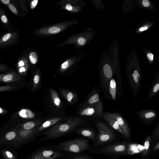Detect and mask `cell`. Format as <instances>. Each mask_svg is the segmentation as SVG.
<instances>
[{
    "label": "cell",
    "instance_id": "4",
    "mask_svg": "<svg viewBox=\"0 0 159 159\" xmlns=\"http://www.w3.org/2000/svg\"><path fill=\"white\" fill-rule=\"evenodd\" d=\"M39 132L36 128L30 130H21L18 131V135L13 147L14 150L31 141Z\"/></svg>",
    "mask_w": 159,
    "mask_h": 159
},
{
    "label": "cell",
    "instance_id": "42",
    "mask_svg": "<svg viewBox=\"0 0 159 159\" xmlns=\"http://www.w3.org/2000/svg\"><path fill=\"white\" fill-rule=\"evenodd\" d=\"M148 29V27H144L141 28L139 29V30H140L141 31H144L147 30Z\"/></svg>",
    "mask_w": 159,
    "mask_h": 159
},
{
    "label": "cell",
    "instance_id": "26",
    "mask_svg": "<svg viewBox=\"0 0 159 159\" xmlns=\"http://www.w3.org/2000/svg\"><path fill=\"white\" fill-rule=\"evenodd\" d=\"M30 60L32 64L35 65L37 61V57L36 53L32 52L30 53L29 55Z\"/></svg>",
    "mask_w": 159,
    "mask_h": 159
},
{
    "label": "cell",
    "instance_id": "10",
    "mask_svg": "<svg viewBox=\"0 0 159 159\" xmlns=\"http://www.w3.org/2000/svg\"><path fill=\"white\" fill-rule=\"evenodd\" d=\"M21 80V76L14 72L0 74V81L3 83H9L18 82Z\"/></svg>",
    "mask_w": 159,
    "mask_h": 159
},
{
    "label": "cell",
    "instance_id": "19",
    "mask_svg": "<svg viewBox=\"0 0 159 159\" xmlns=\"http://www.w3.org/2000/svg\"><path fill=\"white\" fill-rule=\"evenodd\" d=\"M50 92L52 102L56 107L61 108L62 106L60 98L57 92L52 88L50 89Z\"/></svg>",
    "mask_w": 159,
    "mask_h": 159
},
{
    "label": "cell",
    "instance_id": "39",
    "mask_svg": "<svg viewBox=\"0 0 159 159\" xmlns=\"http://www.w3.org/2000/svg\"><path fill=\"white\" fill-rule=\"evenodd\" d=\"M66 9L70 11L72 9V7L71 5L70 4H68L66 6Z\"/></svg>",
    "mask_w": 159,
    "mask_h": 159
},
{
    "label": "cell",
    "instance_id": "23",
    "mask_svg": "<svg viewBox=\"0 0 159 159\" xmlns=\"http://www.w3.org/2000/svg\"><path fill=\"white\" fill-rule=\"evenodd\" d=\"M26 65V62L23 59L21 58L17 64V68L19 73H26L27 70V67H25Z\"/></svg>",
    "mask_w": 159,
    "mask_h": 159
},
{
    "label": "cell",
    "instance_id": "1",
    "mask_svg": "<svg viewBox=\"0 0 159 159\" xmlns=\"http://www.w3.org/2000/svg\"><path fill=\"white\" fill-rule=\"evenodd\" d=\"M64 121L57 123L45 133V136L41 141L53 140L61 137L75 130L84 122L83 118L80 117H67Z\"/></svg>",
    "mask_w": 159,
    "mask_h": 159
},
{
    "label": "cell",
    "instance_id": "35",
    "mask_svg": "<svg viewBox=\"0 0 159 159\" xmlns=\"http://www.w3.org/2000/svg\"><path fill=\"white\" fill-rule=\"evenodd\" d=\"M147 57L151 61H153V55L150 53H149L147 54Z\"/></svg>",
    "mask_w": 159,
    "mask_h": 159
},
{
    "label": "cell",
    "instance_id": "17",
    "mask_svg": "<svg viewBox=\"0 0 159 159\" xmlns=\"http://www.w3.org/2000/svg\"><path fill=\"white\" fill-rule=\"evenodd\" d=\"M109 93L112 100L115 102L116 98L117 86L115 80L113 77L109 82Z\"/></svg>",
    "mask_w": 159,
    "mask_h": 159
},
{
    "label": "cell",
    "instance_id": "36",
    "mask_svg": "<svg viewBox=\"0 0 159 159\" xmlns=\"http://www.w3.org/2000/svg\"><path fill=\"white\" fill-rule=\"evenodd\" d=\"M38 1H37V0H35V1H33L31 2L32 6H31V8L32 9V7H34L36 6L38 3Z\"/></svg>",
    "mask_w": 159,
    "mask_h": 159
},
{
    "label": "cell",
    "instance_id": "21",
    "mask_svg": "<svg viewBox=\"0 0 159 159\" xmlns=\"http://www.w3.org/2000/svg\"><path fill=\"white\" fill-rule=\"evenodd\" d=\"M45 121V120L41 119L36 121L28 122L24 124L23 128L24 130H27L36 128Z\"/></svg>",
    "mask_w": 159,
    "mask_h": 159
},
{
    "label": "cell",
    "instance_id": "12",
    "mask_svg": "<svg viewBox=\"0 0 159 159\" xmlns=\"http://www.w3.org/2000/svg\"><path fill=\"white\" fill-rule=\"evenodd\" d=\"M63 119V117L60 116L50 118L48 120L45 121L36 129L39 132H41L46 129L51 127L57 123L61 121Z\"/></svg>",
    "mask_w": 159,
    "mask_h": 159
},
{
    "label": "cell",
    "instance_id": "31",
    "mask_svg": "<svg viewBox=\"0 0 159 159\" xmlns=\"http://www.w3.org/2000/svg\"><path fill=\"white\" fill-rule=\"evenodd\" d=\"M77 42L78 44L81 46L85 45L86 42V39L83 37H80L78 38Z\"/></svg>",
    "mask_w": 159,
    "mask_h": 159
},
{
    "label": "cell",
    "instance_id": "2",
    "mask_svg": "<svg viewBox=\"0 0 159 159\" xmlns=\"http://www.w3.org/2000/svg\"><path fill=\"white\" fill-rule=\"evenodd\" d=\"M59 147L63 151L79 153L87 150L90 145L86 139L79 138L63 142L60 144Z\"/></svg>",
    "mask_w": 159,
    "mask_h": 159
},
{
    "label": "cell",
    "instance_id": "27",
    "mask_svg": "<svg viewBox=\"0 0 159 159\" xmlns=\"http://www.w3.org/2000/svg\"><path fill=\"white\" fill-rule=\"evenodd\" d=\"M61 29L58 27H54L50 28L49 30V32L52 34L57 33L61 31Z\"/></svg>",
    "mask_w": 159,
    "mask_h": 159
},
{
    "label": "cell",
    "instance_id": "33",
    "mask_svg": "<svg viewBox=\"0 0 159 159\" xmlns=\"http://www.w3.org/2000/svg\"><path fill=\"white\" fill-rule=\"evenodd\" d=\"M2 22L5 24L7 23L8 22V19L5 15H3L1 17Z\"/></svg>",
    "mask_w": 159,
    "mask_h": 159
},
{
    "label": "cell",
    "instance_id": "25",
    "mask_svg": "<svg viewBox=\"0 0 159 159\" xmlns=\"http://www.w3.org/2000/svg\"><path fill=\"white\" fill-rule=\"evenodd\" d=\"M41 77L39 74H36L33 78V89L35 91L39 87L41 83Z\"/></svg>",
    "mask_w": 159,
    "mask_h": 159
},
{
    "label": "cell",
    "instance_id": "34",
    "mask_svg": "<svg viewBox=\"0 0 159 159\" xmlns=\"http://www.w3.org/2000/svg\"><path fill=\"white\" fill-rule=\"evenodd\" d=\"M142 3L143 5L146 7H148L150 5V3L148 0H144L142 2Z\"/></svg>",
    "mask_w": 159,
    "mask_h": 159
},
{
    "label": "cell",
    "instance_id": "41",
    "mask_svg": "<svg viewBox=\"0 0 159 159\" xmlns=\"http://www.w3.org/2000/svg\"><path fill=\"white\" fill-rule=\"evenodd\" d=\"M1 2L4 4L9 5L10 3V0H1Z\"/></svg>",
    "mask_w": 159,
    "mask_h": 159
},
{
    "label": "cell",
    "instance_id": "43",
    "mask_svg": "<svg viewBox=\"0 0 159 159\" xmlns=\"http://www.w3.org/2000/svg\"><path fill=\"white\" fill-rule=\"evenodd\" d=\"M3 112V110L1 108H0V113H2Z\"/></svg>",
    "mask_w": 159,
    "mask_h": 159
},
{
    "label": "cell",
    "instance_id": "30",
    "mask_svg": "<svg viewBox=\"0 0 159 159\" xmlns=\"http://www.w3.org/2000/svg\"><path fill=\"white\" fill-rule=\"evenodd\" d=\"M8 7L10 10L16 15H18V12L16 8L13 5L9 3L8 5Z\"/></svg>",
    "mask_w": 159,
    "mask_h": 159
},
{
    "label": "cell",
    "instance_id": "11",
    "mask_svg": "<svg viewBox=\"0 0 159 159\" xmlns=\"http://www.w3.org/2000/svg\"><path fill=\"white\" fill-rule=\"evenodd\" d=\"M79 113L82 116L102 117L103 115V114L99 112L96 109L85 105L81 108Z\"/></svg>",
    "mask_w": 159,
    "mask_h": 159
},
{
    "label": "cell",
    "instance_id": "8",
    "mask_svg": "<svg viewBox=\"0 0 159 159\" xmlns=\"http://www.w3.org/2000/svg\"><path fill=\"white\" fill-rule=\"evenodd\" d=\"M139 119L145 124L150 125L157 119V112L153 109H143L135 113Z\"/></svg>",
    "mask_w": 159,
    "mask_h": 159
},
{
    "label": "cell",
    "instance_id": "9",
    "mask_svg": "<svg viewBox=\"0 0 159 159\" xmlns=\"http://www.w3.org/2000/svg\"><path fill=\"white\" fill-rule=\"evenodd\" d=\"M49 149H43L31 155L29 157L35 159H56L61 155Z\"/></svg>",
    "mask_w": 159,
    "mask_h": 159
},
{
    "label": "cell",
    "instance_id": "29",
    "mask_svg": "<svg viewBox=\"0 0 159 159\" xmlns=\"http://www.w3.org/2000/svg\"><path fill=\"white\" fill-rule=\"evenodd\" d=\"M14 89V87L11 86H6L0 87V92L11 90Z\"/></svg>",
    "mask_w": 159,
    "mask_h": 159
},
{
    "label": "cell",
    "instance_id": "13",
    "mask_svg": "<svg viewBox=\"0 0 159 159\" xmlns=\"http://www.w3.org/2000/svg\"><path fill=\"white\" fill-rule=\"evenodd\" d=\"M59 91L69 104L72 105L76 103L77 101V97L73 91L65 89H60Z\"/></svg>",
    "mask_w": 159,
    "mask_h": 159
},
{
    "label": "cell",
    "instance_id": "24",
    "mask_svg": "<svg viewBox=\"0 0 159 159\" xmlns=\"http://www.w3.org/2000/svg\"><path fill=\"white\" fill-rule=\"evenodd\" d=\"M20 115L24 118H31L35 117V114L28 110L23 109L19 113Z\"/></svg>",
    "mask_w": 159,
    "mask_h": 159
},
{
    "label": "cell",
    "instance_id": "3",
    "mask_svg": "<svg viewBox=\"0 0 159 159\" xmlns=\"http://www.w3.org/2000/svg\"><path fill=\"white\" fill-rule=\"evenodd\" d=\"M96 124L99 131L96 141L97 144L101 145L114 140V132L110 127L101 121L98 122Z\"/></svg>",
    "mask_w": 159,
    "mask_h": 159
},
{
    "label": "cell",
    "instance_id": "15",
    "mask_svg": "<svg viewBox=\"0 0 159 159\" xmlns=\"http://www.w3.org/2000/svg\"><path fill=\"white\" fill-rule=\"evenodd\" d=\"M17 37L16 33H8L5 34L0 39V46L11 44Z\"/></svg>",
    "mask_w": 159,
    "mask_h": 159
},
{
    "label": "cell",
    "instance_id": "22",
    "mask_svg": "<svg viewBox=\"0 0 159 159\" xmlns=\"http://www.w3.org/2000/svg\"><path fill=\"white\" fill-rule=\"evenodd\" d=\"M150 142L151 136L150 135H149L146 138L145 141L144 149L142 154L143 157H146L149 154Z\"/></svg>",
    "mask_w": 159,
    "mask_h": 159
},
{
    "label": "cell",
    "instance_id": "32",
    "mask_svg": "<svg viewBox=\"0 0 159 159\" xmlns=\"http://www.w3.org/2000/svg\"><path fill=\"white\" fill-rule=\"evenodd\" d=\"M69 66V64L68 61H66L63 63L61 66V70L63 71L67 68Z\"/></svg>",
    "mask_w": 159,
    "mask_h": 159
},
{
    "label": "cell",
    "instance_id": "20",
    "mask_svg": "<svg viewBox=\"0 0 159 159\" xmlns=\"http://www.w3.org/2000/svg\"><path fill=\"white\" fill-rule=\"evenodd\" d=\"M78 133L79 135L89 138L93 141L95 140V134L92 130L89 129H82L79 130Z\"/></svg>",
    "mask_w": 159,
    "mask_h": 159
},
{
    "label": "cell",
    "instance_id": "16",
    "mask_svg": "<svg viewBox=\"0 0 159 159\" xmlns=\"http://www.w3.org/2000/svg\"><path fill=\"white\" fill-rule=\"evenodd\" d=\"M103 116L105 121L112 128L124 135V133L122 130L119 127L117 122L115 119L108 116L105 114L104 112L103 113Z\"/></svg>",
    "mask_w": 159,
    "mask_h": 159
},
{
    "label": "cell",
    "instance_id": "40",
    "mask_svg": "<svg viewBox=\"0 0 159 159\" xmlns=\"http://www.w3.org/2000/svg\"><path fill=\"white\" fill-rule=\"evenodd\" d=\"M159 142H158L157 144L154 146L153 150L154 151H156L159 150Z\"/></svg>",
    "mask_w": 159,
    "mask_h": 159
},
{
    "label": "cell",
    "instance_id": "38",
    "mask_svg": "<svg viewBox=\"0 0 159 159\" xmlns=\"http://www.w3.org/2000/svg\"><path fill=\"white\" fill-rule=\"evenodd\" d=\"M7 68V67L2 65H0V71L6 70Z\"/></svg>",
    "mask_w": 159,
    "mask_h": 159
},
{
    "label": "cell",
    "instance_id": "18",
    "mask_svg": "<svg viewBox=\"0 0 159 159\" xmlns=\"http://www.w3.org/2000/svg\"><path fill=\"white\" fill-rule=\"evenodd\" d=\"M7 148L0 149V154L3 159H17V156L13 151Z\"/></svg>",
    "mask_w": 159,
    "mask_h": 159
},
{
    "label": "cell",
    "instance_id": "37",
    "mask_svg": "<svg viewBox=\"0 0 159 159\" xmlns=\"http://www.w3.org/2000/svg\"><path fill=\"white\" fill-rule=\"evenodd\" d=\"M74 159H90L87 157L83 156H79L76 157L74 158Z\"/></svg>",
    "mask_w": 159,
    "mask_h": 159
},
{
    "label": "cell",
    "instance_id": "28",
    "mask_svg": "<svg viewBox=\"0 0 159 159\" xmlns=\"http://www.w3.org/2000/svg\"><path fill=\"white\" fill-rule=\"evenodd\" d=\"M153 135L154 137L155 138L159 137V123L158 122L156 125L155 128L153 132Z\"/></svg>",
    "mask_w": 159,
    "mask_h": 159
},
{
    "label": "cell",
    "instance_id": "7",
    "mask_svg": "<svg viewBox=\"0 0 159 159\" xmlns=\"http://www.w3.org/2000/svg\"><path fill=\"white\" fill-rule=\"evenodd\" d=\"M85 105L93 107L102 113H103V104L98 90H94L91 93Z\"/></svg>",
    "mask_w": 159,
    "mask_h": 159
},
{
    "label": "cell",
    "instance_id": "14",
    "mask_svg": "<svg viewBox=\"0 0 159 159\" xmlns=\"http://www.w3.org/2000/svg\"><path fill=\"white\" fill-rule=\"evenodd\" d=\"M159 91V74H157L153 81L149 90L148 97L149 101L153 97L157 96Z\"/></svg>",
    "mask_w": 159,
    "mask_h": 159
},
{
    "label": "cell",
    "instance_id": "6",
    "mask_svg": "<svg viewBox=\"0 0 159 159\" xmlns=\"http://www.w3.org/2000/svg\"><path fill=\"white\" fill-rule=\"evenodd\" d=\"M128 147L126 143H118L100 149L97 153L104 154H123L128 152Z\"/></svg>",
    "mask_w": 159,
    "mask_h": 159
},
{
    "label": "cell",
    "instance_id": "5",
    "mask_svg": "<svg viewBox=\"0 0 159 159\" xmlns=\"http://www.w3.org/2000/svg\"><path fill=\"white\" fill-rule=\"evenodd\" d=\"M108 116L112 118L116 121L119 127L124 133V135L126 138L129 139L130 137V129L128 123L124 117L120 114L117 112H105Z\"/></svg>",
    "mask_w": 159,
    "mask_h": 159
}]
</instances>
